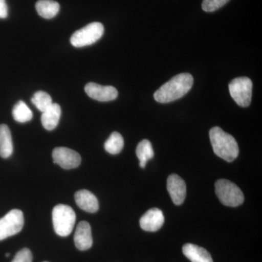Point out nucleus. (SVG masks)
Segmentation results:
<instances>
[{
  "mask_svg": "<svg viewBox=\"0 0 262 262\" xmlns=\"http://www.w3.org/2000/svg\"><path fill=\"white\" fill-rule=\"evenodd\" d=\"M194 79L190 74L182 73L176 75L155 93V99L162 103H170L179 99L190 91Z\"/></svg>",
  "mask_w": 262,
  "mask_h": 262,
  "instance_id": "f257e3e1",
  "label": "nucleus"
},
{
  "mask_svg": "<svg viewBox=\"0 0 262 262\" xmlns=\"http://www.w3.org/2000/svg\"><path fill=\"white\" fill-rule=\"evenodd\" d=\"M213 151L219 158L229 163L234 161L239 155V147L233 136L220 127H212L209 132Z\"/></svg>",
  "mask_w": 262,
  "mask_h": 262,
  "instance_id": "f03ea898",
  "label": "nucleus"
},
{
  "mask_svg": "<svg viewBox=\"0 0 262 262\" xmlns=\"http://www.w3.org/2000/svg\"><path fill=\"white\" fill-rule=\"evenodd\" d=\"M52 217L53 227L58 235L67 237L72 233L75 225L76 214L70 206L57 205L53 208Z\"/></svg>",
  "mask_w": 262,
  "mask_h": 262,
  "instance_id": "7ed1b4c3",
  "label": "nucleus"
},
{
  "mask_svg": "<svg viewBox=\"0 0 262 262\" xmlns=\"http://www.w3.org/2000/svg\"><path fill=\"white\" fill-rule=\"evenodd\" d=\"M215 194L225 206L237 207L244 202V195L235 184L227 179H220L215 184Z\"/></svg>",
  "mask_w": 262,
  "mask_h": 262,
  "instance_id": "20e7f679",
  "label": "nucleus"
},
{
  "mask_svg": "<svg viewBox=\"0 0 262 262\" xmlns=\"http://www.w3.org/2000/svg\"><path fill=\"white\" fill-rule=\"evenodd\" d=\"M104 27L102 24L93 22L74 33L71 37V44L75 48L91 46L102 37Z\"/></svg>",
  "mask_w": 262,
  "mask_h": 262,
  "instance_id": "39448f33",
  "label": "nucleus"
},
{
  "mask_svg": "<svg viewBox=\"0 0 262 262\" xmlns=\"http://www.w3.org/2000/svg\"><path fill=\"white\" fill-rule=\"evenodd\" d=\"M252 89V81L246 77L234 79L229 84L231 96L242 107H247L251 103Z\"/></svg>",
  "mask_w": 262,
  "mask_h": 262,
  "instance_id": "423d86ee",
  "label": "nucleus"
},
{
  "mask_svg": "<svg viewBox=\"0 0 262 262\" xmlns=\"http://www.w3.org/2000/svg\"><path fill=\"white\" fill-rule=\"evenodd\" d=\"M24 225L23 212L18 209L11 210L0 219V241L19 233Z\"/></svg>",
  "mask_w": 262,
  "mask_h": 262,
  "instance_id": "0eeeda50",
  "label": "nucleus"
},
{
  "mask_svg": "<svg viewBox=\"0 0 262 262\" xmlns=\"http://www.w3.org/2000/svg\"><path fill=\"white\" fill-rule=\"evenodd\" d=\"M53 162L62 168H77L81 163V156L75 150L66 147H57L53 151Z\"/></svg>",
  "mask_w": 262,
  "mask_h": 262,
  "instance_id": "6e6552de",
  "label": "nucleus"
},
{
  "mask_svg": "<svg viewBox=\"0 0 262 262\" xmlns=\"http://www.w3.org/2000/svg\"><path fill=\"white\" fill-rule=\"evenodd\" d=\"M84 91L89 97L103 102L113 101L118 96V91L113 86H103L95 82L86 84Z\"/></svg>",
  "mask_w": 262,
  "mask_h": 262,
  "instance_id": "1a4fd4ad",
  "label": "nucleus"
},
{
  "mask_svg": "<svg viewBox=\"0 0 262 262\" xmlns=\"http://www.w3.org/2000/svg\"><path fill=\"white\" fill-rule=\"evenodd\" d=\"M167 189L174 204L179 206L185 201L187 186L185 182L177 174L169 176L167 182Z\"/></svg>",
  "mask_w": 262,
  "mask_h": 262,
  "instance_id": "9d476101",
  "label": "nucleus"
},
{
  "mask_svg": "<svg viewBox=\"0 0 262 262\" xmlns=\"http://www.w3.org/2000/svg\"><path fill=\"white\" fill-rule=\"evenodd\" d=\"M164 222L165 218L161 210L151 208L141 217L140 226L146 232H156L163 227Z\"/></svg>",
  "mask_w": 262,
  "mask_h": 262,
  "instance_id": "9b49d317",
  "label": "nucleus"
},
{
  "mask_svg": "<svg viewBox=\"0 0 262 262\" xmlns=\"http://www.w3.org/2000/svg\"><path fill=\"white\" fill-rule=\"evenodd\" d=\"M74 241L76 248L80 251H86L92 247V232L89 223L85 221H82L77 225Z\"/></svg>",
  "mask_w": 262,
  "mask_h": 262,
  "instance_id": "f8f14e48",
  "label": "nucleus"
},
{
  "mask_svg": "<svg viewBox=\"0 0 262 262\" xmlns=\"http://www.w3.org/2000/svg\"><path fill=\"white\" fill-rule=\"evenodd\" d=\"M75 200L81 209L89 213H96L99 208V203L96 196L85 189L77 191L75 194Z\"/></svg>",
  "mask_w": 262,
  "mask_h": 262,
  "instance_id": "ddd939ff",
  "label": "nucleus"
},
{
  "mask_svg": "<svg viewBox=\"0 0 262 262\" xmlns=\"http://www.w3.org/2000/svg\"><path fill=\"white\" fill-rule=\"evenodd\" d=\"M182 251L184 256L192 262H213L209 252L196 245L185 244L183 246Z\"/></svg>",
  "mask_w": 262,
  "mask_h": 262,
  "instance_id": "4468645a",
  "label": "nucleus"
},
{
  "mask_svg": "<svg viewBox=\"0 0 262 262\" xmlns=\"http://www.w3.org/2000/svg\"><path fill=\"white\" fill-rule=\"evenodd\" d=\"M61 115V106L58 103H52L51 106L42 114L41 122L42 126L48 130H54L58 125Z\"/></svg>",
  "mask_w": 262,
  "mask_h": 262,
  "instance_id": "2eb2a0df",
  "label": "nucleus"
},
{
  "mask_svg": "<svg viewBox=\"0 0 262 262\" xmlns=\"http://www.w3.org/2000/svg\"><path fill=\"white\" fill-rule=\"evenodd\" d=\"M13 151L11 133L8 125L3 124L0 125V156L3 158H8L13 154Z\"/></svg>",
  "mask_w": 262,
  "mask_h": 262,
  "instance_id": "dca6fc26",
  "label": "nucleus"
},
{
  "mask_svg": "<svg viewBox=\"0 0 262 262\" xmlns=\"http://www.w3.org/2000/svg\"><path fill=\"white\" fill-rule=\"evenodd\" d=\"M38 14L42 18H54L60 10V5L53 0H39L35 5Z\"/></svg>",
  "mask_w": 262,
  "mask_h": 262,
  "instance_id": "f3484780",
  "label": "nucleus"
},
{
  "mask_svg": "<svg viewBox=\"0 0 262 262\" xmlns=\"http://www.w3.org/2000/svg\"><path fill=\"white\" fill-rule=\"evenodd\" d=\"M136 155L140 161L139 165L141 168H145L148 160L151 159L155 155L151 142L146 139L141 141L136 147Z\"/></svg>",
  "mask_w": 262,
  "mask_h": 262,
  "instance_id": "a211bd4d",
  "label": "nucleus"
},
{
  "mask_svg": "<svg viewBox=\"0 0 262 262\" xmlns=\"http://www.w3.org/2000/svg\"><path fill=\"white\" fill-rule=\"evenodd\" d=\"M124 140L121 134L113 132L104 144V149L111 155L119 154L123 149Z\"/></svg>",
  "mask_w": 262,
  "mask_h": 262,
  "instance_id": "6ab92c4d",
  "label": "nucleus"
},
{
  "mask_svg": "<svg viewBox=\"0 0 262 262\" xmlns=\"http://www.w3.org/2000/svg\"><path fill=\"white\" fill-rule=\"evenodd\" d=\"M13 116L15 121L24 123L32 120L33 114L27 103L20 101L13 107Z\"/></svg>",
  "mask_w": 262,
  "mask_h": 262,
  "instance_id": "aec40b11",
  "label": "nucleus"
},
{
  "mask_svg": "<svg viewBox=\"0 0 262 262\" xmlns=\"http://www.w3.org/2000/svg\"><path fill=\"white\" fill-rule=\"evenodd\" d=\"M32 102L39 111H46L53 103L51 96L44 91H37L32 98Z\"/></svg>",
  "mask_w": 262,
  "mask_h": 262,
  "instance_id": "412c9836",
  "label": "nucleus"
},
{
  "mask_svg": "<svg viewBox=\"0 0 262 262\" xmlns=\"http://www.w3.org/2000/svg\"><path fill=\"white\" fill-rule=\"evenodd\" d=\"M229 0H203L202 8L206 12H214L227 4Z\"/></svg>",
  "mask_w": 262,
  "mask_h": 262,
  "instance_id": "4be33fe9",
  "label": "nucleus"
},
{
  "mask_svg": "<svg viewBox=\"0 0 262 262\" xmlns=\"http://www.w3.org/2000/svg\"><path fill=\"white\" fill-rule=\"evenodd\" d=\"M12 262H32V253L28 248H23L15 254Z\"/></svg>",
  "mask_w": 262,
  "mask_h": 262,
  "instance_id": "5701e85b",
  "label": "nucleus"
},
{
  "mask_svg": "<svg viewBox=\"0 0 262 262\" xmlns=\"http://www.w3.org/2000/svg\"><path fill=\"white\" fill-rule=\"evenodd\" d=\"M8 15V8L5 0H0V18H6Z\"/></svg>",
  "mask_w": 262,
  "mask_h": 262,
  "instance_id": "b1692460",
  "label": "nucleus"
},
{
  "mask_svg": "<svg viewBox=\"0 0 262 262\" xmlns=\"http://www.w3.org/2000/svg\"><path fill=\"white\" fill-rule=\"evenodd\" d=\"M5 256H6L7 257H8V256H10V253H6V254H5Z\"/></svg>",
  "mask_w": 262,
  "mask_h": 262,
  "instance_id": "393cba45",
  "label": "nucleus"
},
{
  "mask_svg": "<svg viewBox=\"0 0 262 262\" xmlns=\"http://www.w3.org/2000/svg\"><path fill=\"white\" fill-rule=\"evenodd\" d=\"M43 262H48V261H43Z\"/></svg>",
  "mask_w": 262,
  "mask_h": 262,
  "instance_id": "a878e982",
  "label": "nucleus"
}]
</instances>
